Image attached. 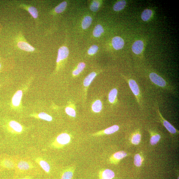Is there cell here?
I'll return each instance as SVG.
<instances>
[{
    "mask_svg": "<svg viewBox=\"0 0 179 179\" xmlns=\"http://www.w3.org/2000/svg\"><path fill=\"white\" fill-rule=\"evenodd\" d=\"M149 78L152 82L156 86L169 91H172V89L167 81L157 74L151 73L149 74Z\"/></svg>",
    "mask_w": 179,
    "mask_h": 179,
    "instance_id": "6da1fadb",
    "label": "cell"
},
{
    "mask_svg": "<svg viewBox=\"0 0 179 179\" xmlns=\"http://www.w3.org/2000/svg\"><path fill=\"white\" fill-rule=\"evenodd\" d=\"M126 81L128 83L129 87L135 96L136 100L139 105L142 106V99L140 88L136 82L134 80L126 79Z\"/></svg>",
    "mask_w": 179,
    "mask_h": 179,
    "instance_id": "7a4b0ae2",
    "label": "cell"
},
{
    "mask_svg": "<svg viewBox=\"0 0 179 179\" xmlns=\"http://www.w3.org/2000/svg\"><path fill=\"white\" fill-rule=\"evenodd\" d=\"M156 110L157 113L160 119V120L162 123L163 125L166 129L170 132L172 134H175L177 132L176 129L171 124L167 121L163 117L162 115L161 114L159 107L158 106H156Z\"/></svg>",
    "mask_w": 179,
    "mask_h": 179,
    "instance_id": "3957f363",
    "label": "cell"
},
{
    "mask_svg": "<svg viewBox=\"0 0 179 179\" xmlns=\"http://www.w3.org/2000/svg\"><path fill=\"white\" fill-rule=\"evenodd\" d=\"M69 54V49L67 47L63 46L61 47L58 49L56 63H58L60 61L66 58L68 56Z\"/></svg>",
    "mask_w": 179,
    "mask_h": 179,
    "instance_id": "277c9868",
    "label": "cell"
},
{
    "mask_svg": "<svg viewBox=\"0 0 179 179\" xmlns=\"http://www.w3.org/2000/svg\"><path fill=\"white\" fill-rule=\"evenodd\" d=\"M123 39L118 36L114 37L112 40V44L113 48L116 50L120 49L123 48L124 45Z\"/></svg>",
    "mask_w": 179,
    "mask_h": 179,
    "instance_id": "5b68a950",
    "label": "cell"
},
{
    "mask_svg": "<svg viewBox=\"0 0 179 179\" xmlns=\"http://www.w3.org/2000/svg\"><path fill=\"white\" fill-rule=\"evenodd\" d=\"M71 138L69 134L66 133H63L59 135L56 139L58 142L61 145H66L70 141Z\"/></svg>",
    "mask_w": 179,
    "mask_h": 179,
    "instance_id": "8992f818",
    "label": "cell"
},
{
    "mask_svg": "<svg viewBox=\"0 0 179 179\" xmlns=\"http://www.w3.org/2000/svg\"><path fill=\"white\" fill-rule=\"evenodd\" d=\"M144 48V43L143 41L138 40L135 41L133 44L132 50L134 54H140L142 52Z\"/></svg>",
    "mask_w": 179,
    "mask_h": 179,
    "instance_id": "52a82bcc",
    "label": "cell"
},
{
    "mask_svg": "<svg viewBox=\"0 0 179 179\" xmlns=\"http://www.w3.org/2000/svg\"><path fill=\"white\" fill-rule=\"evenodd\" d=\"M17 46L20 49L25 51L31 52L35 50L34 47L26 42H20L17 44Z\"/></svg>",
    "mask_w": 179,
    "mask_h": 179,
    "instance_id": "ba28073f",
    "label": "cell"
},
{
    "mask_svg": "<svg viewBox=\"0 0 179 179\" xmlns=\"http://www.w3.org/2000/svg\"><path fill=\"white\" fill-rule=\"evenodd\" d=\"M22 96V92L21 90H19L15 94L12 99V103L13 105L18 106L20 103Z\"/></svg>",
    "mask_w": 179,
    "mask_h": 179,
    "instance_id": "9c48e42d",
    "label": "cell"
},
{
    "mask_svg": "<svg viewBox=\"0 0 179 179\" xmlns=\"http://www.w3.org/2000/svg\"><path fill=\"white\" fill-rule=\"evenodd\" d=\"M115 176V174L112 171L109 169H106L101 174V179H112Z\"/></svg>",
    "mask_w": 179,
    "mask_h": 179,
    "instance_id": "30bf717a",
    "label": "cell"
},
{
    "mask_svg": "<svg viewBox=\"0 0 179 179\" xmlns=\"http://www.w3.org/2000/svg\"><path fill=\"white\" fill-rule=\"evenodd\" d=\"M96 75L97 74L95 72H93L89 74L84 79L83 82L84 86L87 87L90 85Z\"/></svg>",
    "mask_w": 179,
    "mask_h": 179,
    "instance_id": "8fae6325",
    "label": "cell"
},
{
    "mask_svg": "<svg viewBox=\"0 0 179 179\" xmlns=\"http://www.w3.org/2000/svg\"><path fill=\"white\" fill-rule=\"evenodd\" d=\"M118 91L117 89L114 88L109 92L108 96L109 101V103H113L115 101L117 97Z\"/></svg>",
    "mask_w": 179,
    "mask_h": 179,
    "instance_id": "7c38bea8",
    "label": "cell"
},
{
    "mask_svg": "<svg viewBox=\"0 0 179 179\" xmlns=\"http://www.w3.org/2000/svg\"><path fill=\"white\" fill-rule=\"evenodd\" d=\"M92 108L94 112H100L102 109V104L101 101L100 100H97L94 101L92 105Z\"/></svg>",
    "mask_w": 179,
    "mask_h": 179,
    "instance_id": "4fadbf2b",
    "label": "cell"
},
{
    "mask_svg": "<svg viewBox=\"0 0 179 179\" xmlns=\"http://www.w3.org/2000/svg\"><path fill=\"white\" fill-rule=\"evenodd\" d=\"M92 21V17L89 16H85L82 21V26L84 29H86L90 26Z\"/></svg>",
    "mask_w": 179,
    "mask_h": 179,
    "instance_id": "5bb4252c",
    "label": "cell"
},
{
    "mask_svg": "<svg viewBox=\"0 0 179 179\" xmlns=\"http://www.w3.org/2000/svg\"><path fill=\"white\" fill-rule=\"evenodd\" d=\"M9 125L12 129L17 132H21L22 127L20 124L14 121H11L9 123Z\"/></svg>",
    "mask_w": 179,
    "mask_h": 179,
    "instance_id": "9a60e30c",
    "label": "cell"
},
{
    "mask_svg": "<svg viewBox=\"0 0 179 179\" xmlns=\"http://www.w3.org/2000/svg\"><path fill=\"white\" fill-rule=\"evenodd\" d=\"M104 32V30L103 27L101 25L98 24L94 28L93 32V35L94 37L98 38L100 37Z\"/></svg>",
    "mask_w": 179,
    "mask_h": 179,
    "instance_id": "2e32d148",
    "label": "cell"
},
{
    "mask_svg": "<svg viewBox=\"0 0 179 179\" xmlns=\"http://www.w3.org/2000/svg\"><path fill=\"white\" fill-rule=\"evenodd\" d=\"M152 14V11L151 10L145 9L141 14V18L144 21H147L150 18Z\"/></svg>",
    "mask_w": 179,
    "mask_h": 179,
    "instance_id": "e0dca14e",
    "label": "cell"
},
{
    "mask_svg": "<svg viewBox=\"0 0 179 179\" xmlns=\"http://www.w3.org/2000/svg\"><path fill=\"white\" fill-rule=\"evenodd\" d=\"M126 5V2L125 1H121L114 5L113 9L114 11H121L125 7Z\"/></svg>",
    "mask_w": 179,
    "mask_h": 179,
    "instance_id": "ac0fdd59",
    "label": "cell"
},
{
    "mask_svg": "<svg viewBox=\"0 0 179 179\" xmlns=\"http://www.w3.org/2000/svg\"><path fill=\"white\" fill-rule=\"evenodd\" d=\"M1 165L4 167L8 169L13 168L14 166L13 161L8 159H5L2 161Z\"/></svg>",
    "mask_w": 179,
    "mask_h": 179,
    "instance_id": "d6986e66",
    "label": "cell"
},
{
    "mask_svg": "<svg viewBox=\"0 0 179 179\" xmlns=\"http://www.w3.org/2000/svg\"><path fill=\"white\" fill-rule=\"evenodd\" d=\"M86 64L84 63H80L77 67V68L74 70L73 73L74 76H77L85 68Z\"/></svg>",
    "mask_w": 179,
    "mask_h": 179,
    "instance_id": "ffe728a7",
    "label": "cell"
},
{
    "mask_svg": "<svg viewBox=\"0 0 179 179\" xmlns=\"http://www.w3.org/2000/svg\"><path fill=\"white\" fill-rule=\"evenodd\" d=\"M67 6V3L66 2H62L55 7L54 9V11L56 13H61L65 10Z\"/></svg>",
    "mask_w": 179,
    "mask_h": 179,
    "instance_id": "44dd1931",
    "label": "cell"
},
{
    "mask_svg": "<svg viewBox=\"0 0 179 179\" xmlns=\"http://www.w3.org/2000/svg\"><path fill=\"white\" fill-rule=\"evenodd\" d=\"M119 129V127L117 125H114L106 129L103 131V133L106 134H111L116 132Z\"/></svg>",
    "mask_w": 179,
    "mask_h": 179,
    "instance_id": "7402d4cb",
    "label": "cell"
},
{
    "mask_svg": "<svg viewBox=\"0 0 179 179\" xmlns=\"http://www.w3.org/2000/svg\"><path fill=\"white\" fill-rule=\"evenodd\" d=\"M17 166L20 170H27L30 168L29 164L25 161H20Z\"/></svg>",
    "mask_w": 179,
    "mask_h": 179,
    "instance_id": "603a6c76",
    "label": "cell"
},
{
    "mask_svg": "<svg viewBox=\"0 0 179 179\" xmlns=\"http://www.w3.org/2000/svg\"><path fill=\"white\" fill-rule=\"evenodd\" d=\"M127 155V153L123 151L118 152L114 154L113 156V158L116 160H119L125 157Z\"/></svg>",
    "mask_w": 179,
    "mask_h": 179,
    "instance_id": "cb8c5ba5",
    "label": "cell"
},
{
    "mask_svg": "<svg viewBox=\"0 0 179 179\" xmlns=\"http://www.w3.org/2000/svg\"><path fill=\"white\" fill-rule=\"evenodd\" d=\"M27 10L31 16L35 19H36L38 16V11L35 7L30 6L27 8Z\"/></svg>",
    "mask_w": 179,
    "mask_h": 179,
    "instance_id": "d4e9b609",
    "label": "cell"
},
{
    "mask_svg": "<svg viewBox=\"0 0 179 179\" xmlns=\"http://www.w3.org/2000/svg\"><path fill=\"white\" fill-rule=\"evenodd\" d=\"M39 165L43 170L47 173H49L50 170V166L47 161L41 160L39 162Z\"/></svg>",
    "mask_w": 179,
    "mask_h": 179,
    "instance_id": "484cf974",
    "label": "cell"
},
{
    "mask_svg": "<svg viewBox=\"0 0 179 179\" xmlns=\"http://www.w3.org/2000/svg\"><path fill=\"white\" fill-rule=\"evenodd\" d=\"M141 135L139 133H136L133 136L131 139L132 143L135 145H138L140 142Z\"/></svg>",
    "mask_w": 179,
    "mask_h": 179,
    "instance_id": "4316f807",
    "label": "cell"
},
{
    "mask_svg": "<svg viewBox=\"0 0 179 179\" xmlns=\"http://www.w3.org/2000/svg\"><path fill=\"white\" fill-rule=\"evenodd\" d=\"M38 116L39 118L48 121H51L53 119L51 116L49 115L48 114L44 113H39V114Z\"/></svg>",
    "mask_w": 179,
    "mask_h": 179,
    "instance_id": "83f0119b",
    "label": "cell"
},
{
    "mask_svg": "<svg viewBox=\"0 0 179 179\" xmlns=\"http://www.w3.org/2000/svg\"><path fill=\"white\" fill-rule=\"evenodd\" d=\"M100 6V3L98 1H94L90 6V9L92 11L96 12L98 11Z\"/></svg>",
    "mask_w": 179,
    "mask_h": 179,
    "instance_id": "f1b7e54d",
    "label": "cell"
},
{
    "mask_svg": "<svg viewBox=\"0 0 179 179\" xmlns=\"http://www.w3.org/2000/svg\"><path fill=\"white\" fill-rule=\"evenodd\" d=\"M160 138L161 136L159 134L152 136L150 139L151 144L152 145H155L160 140Z\"/></svg>",
    "mask_w": 179,
    "mask_h": 179,
    "instance_id": "f546056e",
    "label": "cell"
},
{
    "mask_svg": "<svg viewBox=\"0 0 179 179\" xmlns=\"http://www.w3.org/2000/svg\"><path fill=\"white\" fill-rule=\"evenodd\" d=\"M142 159L141 156L138 154H137L135 156L134 159V163L137 166L139 167L142 165Z\"/></svg>",
    "mask_w": 179,
    "mask_h": 179,
    "instance_id": "4dcf8cb0",
    "label": "cell"
},
{
    "mask_svg": "<svg viewBox=\"0 0 179 179\" xmlns=\"http://www.w3.org/2000/svg\"><path fill=\"white\" fill-rule=\"evenodd\" d=\"M98 47L96 45H93L88 50V53L89 55H93L96 54L98 50Z\"/></svg>",
    "mask_w": 179,
    "mask_h": 179,
    "instance_id": "1f68e13d",
    "label": "cell"
},
{
    "mask_svg": "<svg viewBox=\"0 0 179 179\" xmlns=\"http://www.w3.org/2000/svg\"><path fill=\"white\" fill-rule=\"evenodd\" d=\"M73 176V173L71 171H68L63 173L61 179H72Z\"/></svg>",
    "mask_w": 179,
    "mask_h": 179,
    "instance_id": "d6a6232c",
    "label": "cell"
},
{
    "mask_svg": "<svg viewBox=\"0 0 179 179\" xmlns=\"http://www.w3.org/2000/svg\"><path fill=\"white\" fill-rule=\"evenodd\" d=\"M66 113L69 116L73 117H75L76 116V112L73 108L68 107L66 109Z\"/></svg>",
    "mask_w": 179,
    "mask_h": 179,
    "instance_id": "836d02e7",
    "label": "cell"
},
{
    "mask_svg": "<svg viewBox=\"0 0 179 179\" xmlns=\"http://www.w3.org/2000/svg\"><path fill=\"white\" fill-rule=\"evenodd\" d=\"M1 68V64H0V68Z\"/></svg>",
    "mask_w": 179,
    "mask_h": 179,
    "instance_id": "e575fe53",
    "label": "cell"
},
{
    "mask_svg": "<svg viewBox=\"0 0 179 179\" xmlns=\"http://www.w3.org/2000/svg\"><path fill=\"white\" fill-rule=\"evenodd\" d=\"M27 179V178H23V179Z\"/></svg>",
    "mask_w": 179,
    "mask_h": 179,
    "instance_id": "d590c367",
    "label": "cell"
}]
</instances>
